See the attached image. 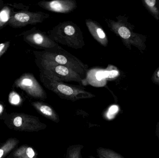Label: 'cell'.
<instances>
[{
    "label": "cell",
    "instance_id": "7",
    "mask_svg": "<svg viewBox=\"0 0 159 158\" xmlns=\"http://www.w3.org/2000/svg\"><path fill=\"white\" fill-rule=\"evenodd\" d=\"M13 87L20 88L34 98L45 99L47 97L45 91L32 73L22 74L16 80Z\"/></svg>",
    "mask_w": 159,
    "mask_h": 158
},
{
    "label": "cell",
    "instance_id": "20",
    "mask_svg": "<svg viewBox=\"0 0 159 158\" xmlns=\"http://www.w3.org/2000/svg\"><path fill=\"white\" fill-rule=\"evenodd\" d=\"M8 100L9 103L13 105H19L22 102V99L19 95L15 92H12L10 93Z\"/></svg>",
    "mask_w": 159,
    "mask_h": 158
},
{
    "label": "cell",
    "instance_id": "19",
    "mask_svg": "<svg viewBox=\"0 0 159 158\" xmlns=\"http://www.w3.org/2000/svg\"><path fill=\"white\" fill-rule=\"evenodd\" d=\"M105 75L107 80H111L119 76V72L115 66L109 65L105 70Z\"/></svg>",
    "mask_w": 159,
    "mask_h": 158
},
{
    "label": "cell",
    "instance_id": "15",
    "mask_svg": "<svg viewBox=\"0 0 159 158\" xmlns=\"http://www.w3.org/2000/svg\"><path fill=\"white\" fill-rule=\"evenodd\" d=\"M13 12L11 7L7 6L0 10V30L7 25Z\"/></svg>",
    "mask_w": 159,
    "mask_h": 158
},
{
    "label": "cell",
    "instance_id": "27",
    "mask_svg": "<svg viewBox=\"0 0 159 158\" xmlns=\"http://www.w3.org/2000/svg\"><path fill=\"white\" fill-rule=\"evenodd\" d=\"M98 156H99V158H104L103 157H102L101 156H99V155H98Z\"/></svg>",
    "mask_w": 159,
    "mask_h": 158
},
{
    "label": "cell",
    "instance_id": "25",
    "mask_svg": "<svg viewBox=\"0 0 159 158\" xmlns=\"http://www.w3.org/2000/svg\"><path fill=\"white\" fill-rule=\"evenodd\" d=\"M3 2L2 1V0H0V9H1V7L2 6V5L3 4Z\"/></svg>",
    "mask_w": 159,
    "mask_h": 158
},
{
    "label": "cell",
    "instance_id": "1",
    "mask_svg": "<svg viewBox=\"0 0 159 158\" xmlns=\"http://www.w3.org/2000/svg\"><path fill=\"white\" fill-rule=\"evenodd\" d=\"M35 62L68 67L79 73L85 79L88 65L64 49L56 51H33Z\"/></svg>",
    "mask_w": 159,
    "mask_h": 158
},
{
    "label": "cell",
    "instance_id": "8",
    "mask_svg": "<svg viewBox=\"0 0 159 158\" xmlns=\"http://www.w3.org/2000/svg\"><path fill=\"white\" fill-rule=\"evenodd\" d=\"M13 123L18 130L24 131L37 132L47 128V125L42 123L38 118L24 114L16 116Z\"/></svg>",
    "mask_w": 159,
    "mask_h": 158
},
{
    "label": "cell",
    "instance_id": "18",
    "mask_svg": "<svg viewBox=\"0 0 159 158\" xmlns=\"http://www.w3.org/2000/svg\"><path fill=\"white\" fill-rule=\"evenodd\" d=\"M83 147L80 145L71 146L67 151L66 158H81V151Z\"/></svg>",
    "mask_w": 159,
    "mask_h": 158
},
{
    "label": "cell",
    "instance_id": "23",
    "mask_svg": "<svg viewBox=\"0 0 159 158\" xmlns=\"http://www.w3.org/2000/svg\"><path fill=\"white\" fill-rule=\"evenodd\" d=\"M156 135L159 141V121L157 123L156 128Z\"/></svg>",
    "mask_w": 159,
    "mask_h": 158
},
{
    "label": "cell",
    "instance_id": "21",
    "mask_svg": "<svg viewBox=\"0 0 159 158\" xmlns=\"http://www.w3.org/2000/svg\"><path fill=\"white\" fill-rule=\"evenodd\" d=\"M10 42L9 41L0 44V58L6 53L9 45Z\"/></svg>",
    "mask_w": 159,
    "mask_h": 158
},
{
    "label": "cell",
    "instance_id": "2",
    "mask_svg": "<svg viewBox=\"0 0 159 158\" xmlns=\"http://www.w3.org/2000/svg\"><path fill=\"white\" fill-rule=\"evenodd\" d=\"M47 33L57 43L73 49H81L85 45L83 32L79 26L72 21L60 22Z\"/></svg>",
    "mask_w": 159,
    "mask_h": 158
},
{
    "label": "cell",
    "instance_id": "6",
    "mask_svg": "<svg viewBox=\"0 0 159 158\" xmlns=\"http://www.w3.org/2000/svg\"><path fill=\"white\" fill-rule=\"evenodd\" d=\"M50 17L44 12L28 11L13 12L7 25L13 28H20L28 25H35L43 22Z\"/></svg>",
    "mask_w": 159,
    "mask_h": 158
},
{
    "label": "cell",
    "instance_id": "14",
    "mask_svg": "<svg viewBox=\"0 0 159 158\" xmlns=\"http://www.w3.org/2000/svg\"><path fill=\"white\" fill-rule=\"evenodd\" d=\"M15 158H36V154L32 147L22 146L15 152Z\"/></svg>",
    "mask_w": 159,
    "mask_h": 158
},
{
    "label": "cell",
    "instance_id": "9",
    "mask_svg": "<svg viewBox=\"0 0 159 158\" xmlns=\"http://www.w3.org/2000/svg\"><path fill=\"white\" fill-rule=\"evenodd\" d=\"M37 5L48 11L60 14L71 13L77 7V2L75 0L43 1L38 2Z\"/></svg>",
    "mask_w": 159,
    "mask_h": 158
},
{
    "label": "cell",
    "instance_id": "13",
    "mask_svg": "<svg viewBox=\"0 0 159 158\" xmlns=\"http://www.w3.org/2000/svg\"><path fill=\"white\" fill-rule=\"evenodd\" d=\"M34 107L45 117L58 123L60 122L59 117L56 111L48 104L41 102H34L32 103Z\"/></svg>",
    "mask_w": 159,
    "mask_h": 158
},
{
    "label": "cell",
    "instance_id": "17",
    "mask_svg": "<svg viewBox=\"0 0 159 158\" xmlns=\"http://www.w3.org/2000/svg\"><path fill=\"white\" fill-rule=\"evenodd\" d=\"M97 153L104 158H124L120 154L107 148L100 147L97 149Z\"/></svg>",
    "mask_w": 159,
    "mask_h": 158
},
{
    "label": "cell",
    "instance_id": "5",
    "mask_svg": "<svg viewBox=\"0 0 159 158\" xmlns=\"http://www.w3.org/2000/svg\"><path fill=\"white\" fill-rule=\"evenodd\" d=\"M20 35L23 36V40L29 45L43 51L51 52L63 49L58 44L50 39L47 33L36 28L24 32Z\"/></svg>",
    "mask_w": 159,
    "mask_h": 158
},
{
    "label": "cell",
    "instance_id": "4",
    "mask_svg": "<svg viewBox=\"0 0 159 158\" xmlns=\"http://www.w3.org/2000/svg\"><path fill=\"white\" fill-rule=\"evenodd\" d=\"M40 72L62 82H73L83 84L84 79L73 70L64 66L35 62Z\"/></svg>",
    "mask_w": 159,
    "mask_h": 158
},
{
    "label": "cell",
    "instance_id": "12",
    "mask_svg": "<svg viewBox=\"0 0 159 158\" xmlns=\"http://www.w3.org/2000/svg\"><path fill=\"white\" fill-rule=\"evenodd\" d=\"M105 20L111 31L119 36L125 42L128 41L131 36V32L129 29L123 24L120 18H118L117 21L107 18Z\"/></svg>",
    "mask_w": 159,
    "mask_h": 158
},
{
    "label": "cell",
    "instance_id": "26",
    "mask_svg": "<svg viewBox=\"0 0 159 158\" xmlns=\"http://www.w3.org/2000/svg\"><path fill=\"white\" fill-rule=\"evenodd\" d=\"M157 76H158V77L159 78V70H158V72H157Z\"/></svg>",
    "mask_w": 159,
    "mask_h": 158
},
{
    "label": "cell",
    "instance_id": "3",
    "mask_svg": "<svg viewBox=\"0 0 159 158\" xmlns=\"http://www.w3.org/2000/svg\"><path fill=\"white\" fill-rule=\"evenodd\" d=\"M40 79L45 87L62 99L75 102L80 99L93 98L95 96L80 86L68 84L49 78L40 72Z\"/></svg>",
    "mask_w": 159,
    "mask_h": 158
},
{
    "label": "cell",
    "instance_id": "24",
    "mask_svg": "<svg viewBox=\"0 0 159 158\" xmlns=\"http://www.w3.org/2000/svg\"><path fill=\"white\" fill-rule=\"evenodd\" d=\"M3 107L2 105H0V114L3 112Z\"/></svg>",
    "mask_w": 159,
    "mask_h": 158
},
{
    "label": "cell",
    "instance_id": "16",
    "mask_svg": "<svg viewBox=\"0 0 159 158\" xmlns=\"http://www.w3.org/2000/svg\"><path fill=\"white\" fill-rule=\"evenodd\" d=\"M19 141L16 139H9L0 148V158H3L7 153H9L18 143Z\"/></svg>",
    "mask_w": 159,
    "mask_h": 158
},
{
    "label": "cell",
    "instance_id": "10",
    "mask_svg": "<svg viewBox=\"0 0 159 158\" xmlns=\"http://www.w3.org/2000/svg\"><path fill=\"white\" fill-rule=\"evenodd\" d=\"M85 23L93 39L102 46L107 47L108 44V38L102 26L97 21L91 19H87Z\"/></svg>",
    "mask_w": 159,
    "mask_h": 158
},
{
    "label": "cell",
    "instance_id": "22",
    "mask_svg": "<svg viewBox=\"0 0 159 158\" xmlns=\"http://www.w3.org/2000/svg\"><path fill=\"white\" fill-rule=\"evenodd\" d=\"M145 2L150 7L154 6L156 2V1L155 0H146Z\"/></svg>",
    "mask_w": 159,
    "mask_h": 158
},
{
    "label": "cell",
    "instance_id": "11",
    "mask_svg": "<svg viewBox=\"0 0 159 158\" xmlns=\"http://www.w3.org/2000/svg\"><path fill=\"white\" fill-rule=\"evenodd\" d=\"M105 70L94 68L89 70L83 82V85H90L94 87H102L106 84Z\"/></svg>",
    "mask_w": 159,
    "mask_h": 158
}]
</instances>
